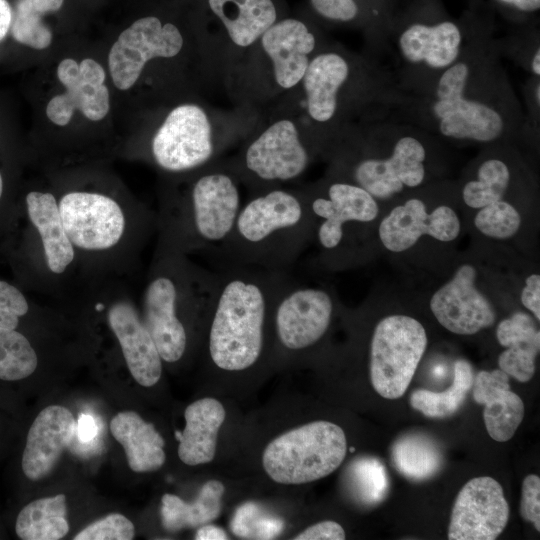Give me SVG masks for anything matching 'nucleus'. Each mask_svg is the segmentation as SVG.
Segmentation results:
<instances>
[{"instance_id":"obj_47","label":"nucleus","mask_w":540,"mask_h":540,"mask_svg":"<svg viewBox=\"0 0 540 540\" xmlns=\"http://www.w3.org/2000/svg\"><path fill=\"white\" fill-rule=\"evenodd\" d=\"M98 433V426L91 415L81 414L76 422L75 438L81 444L93 441Z\"/></svg>"},{"instance_id":"obj_9","label":"nucleus","mask_w":540,"mask_h":540,"mask_svg":"<svg viewBox=\"0 0 540 540\" xmlns=\"http://www.w3.org/2000/svg\"><path fill=\"white\" fill-rule=\"evenodd\" d=\"M317 156L319 150L293 117L264 110L238 151L224 160L251 193L298 180Z\"/></svg>"},{"instance_id":"obj_2","label":"nucleus","mask_w":540,"mask_h":540,"mask_svg":"<svg viewBox=\"0 0 540 540\" xmlns=\"http://www.w3.org/2000/svg\"><path fill=\"white\" fill-rule=\"evenodd\" d=\"M395 87V77L372 56L326 42L298 86L265 110L293 117L323 156L344 128L379 116Z\"/></svg>"},{"instance_id":"obj_32","label":"nucleus","mask_w":540,"mask_h":540,"mask_svg":"<svg viewBox=\"0 0 540 540\" xmlns=\"http://www.w3.org/2000/svg\"><path fill=\"white\" fill-rule=\"evenodd\" d=\"M474 380L471 364L459 359L454 364L453 382L442 392L417 389L410 396V405L430 418H446L463 404Z\"/></svg>"},{"instance_id":"obj_29","label":"nucleus","mask_w":540,"mask_h":540,"mask_svg":"<svg viewBox=\"0 0 540 540\" xmlns=\"http://www.w3.org/2000/svg\"><path fill=\"white\" fill-rule=\"evenodd\" d=\"M15 531L23 540H59L69 532L64 494L36 499L19 512Z\"/></svg>"},{"instance_id":"obj_1","label":"nucleus","mask_w":540,"mask_h":540,"mask_svg":"<svg viewBox=\"0 0 540 540\" xmlns=\"http://www.w3.org/2000/svg\"><path fill=\"white\" fill-rule=\"evenodd\" d=\"M384 116L447 140L481 144L505 141L525 126L499 44L488 31L474 32L432 82L412 91L396 88Z\"/></svg>"},{"instance_id":"obj_48","label":"nucleus","mask_w":540,"mask_h":540,"mask_svg":"<svg viewBox=\"0 0 540 540\" xmlns=\"http://www.w3.org/2000/svg\"><path fill=\"white\" fill-rule=\"evenodd\" d=\"M12 12V3L9 0H0V43L10 33Z\"/></svg>"},{"instance_id":"obj_12","label":"nucleus","mask_w":540,"mask_h":540,"mask_svg":"<svg viewBox=\"0 0 540 540\" xmlns=\"http://www.w3.org/2000/svg\"><path fill=\"white\" fill-rule=\"evenodd\" d=\"M300 189L312 215L313 239L322 251L321 260L333 266L344 263L350 250L348 235L376 219L377 200L358 185L329 174Z\"/></svg>"},{"instance_id":"obj_45","label":"nucleus","mask_w":540,"mask_h":540,"mask_svg":"<svg viewBox=\"0 0 540 540\" xmlns=\"http://www.w3.org/2000/svg\"><path fill=\"white\" fill-rule=\"evenodd\" d=\"M295 540H343L345 539V531L343 527L331 520H325L318 522L300 534H298Z\"/></svg>"},{"instance_id":"obj_8","label":"nucleus","mask_w":540,"mask_h":540,"mask_svg":"<svg viewBox=\"0 0 540 540\" xmlns=\"http://www.w3.org/2000/svg\"><path fill=\"white\" fill-rule=\"evenodd\" d=\"M190 175L184 191L167 200L160 220V247L182 254L219 246L243 203L244 185L224 158Z\"/></svg>"},{"instance_id":"obj_33","label":"nucleus","mask_w":540,"mask_h":540,"mask_svg":"<svg viewBox=\"0 0 540 540\" xmlns=\"http://www.w3.org/2000/svg\"><path fill=\"white\" fill-rule=\"evenodd\" d=\"M511 182V166L499 156L487 157L478 164L474 178L462 186V199L467 206L480 209L503 200Z\"/></svg>"},{"instance_id":"obj_18","label":"nucleus","mask_w":540,"mask_h":540,"mask_svg":"<svg viewBox=\"0 0 540 540\" xmlns=\"http://www.w3.org/2000/svg\"><path fill=\"white\" fill-rule=\"evenodd\" d=\"M65 231L75 249L104 252L121 241L127 226L120 204L102 193L71 191L58 201Z\"/></svg>"},{"instance_id":"obj_46","label":"nucleus","mask_w":540,"mask_h":540,"mask_svg":"<svg viewBox=\"0 0 540 540\" xmlns=\"http://www.w3.org/2000/svg\"><path fill=\"white\" fill-rule=\"evenodd\" d=\"M521 303L529 310L534 318L540 320V276L531 274L525 280V286L521 291Z\"/></svg>"},{"instance_id":"obj_7","label":"nucleus","mask_w":540,"mask_h":540,"mask_svg":"<svg viewBox=\"0 0 540 540\" xmlns=\"http://www.w3.org/2000/svg\"><path fill=\"white\" fill-rule=\"evenodd\" d=\"M260 116L261 111L243 106L220 109L193 101L180 103L155 130L150 141L151 158L167 173L199 170L239 145Z\"/></svg>"},{"instance_id":"obj_31","label":"nucleus","mask_w":540,"mask_h":540,"mask_svg":"<svg viewBox=\"0 0 540 540\" xmlns=\"http://www.w3.org/2000/svg\"><path fill=\"white\" fill-rule=\"evenodd\" d=\"M64 0H14L10 35L27 47L42 50L50 46L52 31L43 17L58 12Z\"/></svg>"},{"instance_id":"obj_40","label":"nucleus","mask_w":540,"mask_h":540,"mask_svg":"<svg viewBox=\"0 0 540 540\" xmlns=\"http://www.w3.org/2000/svg\"><path fill=\"white\" fill-rule=\"evenodd\" d=\"M539 350L540 344L535 343L507 347L498 357L499 369L519 382H528L535 374Z\"/></svg>"},{"instance_id":"obj_21","label":"nucleus","mask_w":540,"mask_h":540,"mask_svg":"<svg viewBox=\"0 0 540 540\" xmlns=\"http://www.w3.org/2000/svg\"><path fill=\"white\" fill-rule=\"evenodd\" d=\"M476 277L473 265L462 264L430 299L434 317L454 334L473 335L496 321L495 309L477 288Z\"/></svg>"},{"instance_id":"obj_11","label":"nucleus","mask_w":540,"mask_h":540,"mask_svg":"<svg viewBox=\"0 0 540 540\" xmlns=\"http://www.w3.org/2000/svg\"><path fill=\"white\" fill-rule=\"evenodd\" d=\"M400 62V91L419 89L435 80L462 54L474 32L451 18L416 17L386 27Z\"/></svg>"},{"instance_id":"obj_4","label":"nucleus","mask_w":540,"mask_h":540,"mask_svg":"<svg viewBox=\"0 0 540 540\" xmlns=\"http://www.w3.org/2000/svg\"><path fill=\"white\" fill-rule=\"evenodd\" d=\"M217 291L209 313L210 360L224 371H243L261 358L274 301L289 272L249 266L218 269Z\"/></svg>"},{"instance_id":"obj_39","label":"nucleus","mask_w":540,"mask_h":540,"mask_svg":"<svg viewBox=\"0 0 540 540\" xmlns=\"http://www.w3.org/2000/svg\"><path fill=\"white\" fill-rule=\"evenodd\" d=\"M233 533L242 538L273 539L283 530V522L263 512L255 503L240 506L231 522Z\"/></svg>"},{"instance_id":"obj_22","label":"nucleus","mask_w":540,"mask_h":540,"mask_svg":"<svg viewBox=\"0 0 540 540\" xmlns=\"http://www.w3.org/2000/svg\"><path fill=\"white\" fill-rule=\"evenodd\" d=\"M459 233L460 221L451 207L440 205L428 213L426 204L416 197L395 206L382 219L378 228L381 243L394 253L411 248L424 235L441 242H450Z\"/></svg>"},{"instance_id":"obj_15","label":"nucleus","mask_w":540,"mask_h":540,"mask_svg":"<svg viewBox=\"0 0 540 540\" xmlns=\"http://www.w3.org/2000/svg\"><path fill=\"white\" fill-rule=\"evenodd\" d=\"M158 254L143 292L141 317L162 360L175 363L188 347V331L176 308L186 257L161 247Z\"/></svg>"},{"instance_id":"obj_14","label":"nucleus","mask_w":540,"mask_h":540,"mask_svg":"<svg viewBox=\"0 0 540 540\" xmlns=\"http://www.w3.org/2000/svg\"><path fill=\"white\" fill-rule=\"evenodd\" d=\"M427 346L424 326L407 315H390L374 328L370 343V379L383 398L406 392Z\"/></svg>"},{"instance_id":"obj_44","label":"nucleus","mask_w":540,"mask_h":540,"mask_svg":"<svg viewBox=\"0 0 540 540\" xmlns=\"http://www.w3.org/2000/svg\"><path fill=\"white\" fill-rule=\"evenodd\" d=\"M520 515L540 531V478L535 474H529L523 480Z\"/></svg>"},{"instance_id":"obj_35","label":"nucleus","mask_w":540,"mask_h":540,"mask_svg":"<svg viewBox=\"0 0 540 540\" xmlns=\"http://www.w3.org/2000/svg\"><path fill=\"white\" fill-rule=\"evenodd\" d=\"M38 357L28 339L15 329L0 327V379L16 381L30 376Z\"/></svg>"},{"instance_id":"obj_6","label":"nucleus","mask_w":540,"mask_h":540,"mask_svg":"<svg viewBox=\"0 0 540 540\" xmlns=\"http://www.w3.org/2000/svg\"><path fill=\"white\" fill-rule=\"evenodd\" d=\"M326 42L307 12L289 13L264 32L221 85L234 105L263 111L298 86Z\"/></svg>"},{"instance_id":"obj_28","label":"nucleus","mask_w":540,"mask_h":540,"mask_svg":"<svg viewBox=\"0 0 540 540\" xmlns=\"http://www.w3.org/2000/svg\"><path fill=\"white\" fill-rule=\"evenodd\" d=\"M224 490L220 481L209 480L192 502H185L174 494H164L161 499L163 527L169 532H177L212 522L220 515Z\"/></svg>"},{"instance_id":"obj_3","label":"nucleus","mask_w":540,"mask_h":540,"mask_svg":"<svg viewBox=\"0 0 540 540\" xmlns=\"http://www.w3.org/2000/svg\"><path fill=\"white\" fill-rule=\"evenodd\" d=\"M313 240V219L300 188L249 193L228 237L210 250L219 268L249 266L289 272Z\"/></svg>"},{"instance_id":"obj_36","label":"nucleus","mask_w":540,"mask_h":540,"mask_svg":"<svg viewBox=\"0 0 540 540\" xmlns=\"http://www.w3.org/2000/svg\"><path fill=\"white\" fill-rule=\"evenodd\" d=\"M308 14L318 23L364 28L377 20L369 0H307Z\"/></svg>"},{"instance_id":"obj_23","label":"nucleus","mask_w":540,"mask_h":540,"mask_svg":"<svg viewBox=\"0 0 540 540\" xmlns=\"http://www.w3.org/2000/svg\"><path fill=\"white\" fill-rule=\"evenodd\" d=\"M107 319L132 377L141 386H154L161 378L163 360L135 305L119 299L110 305Z\"/></svg>"},{"instance_id":"obj_13","label":"nucleus","mask_w":540,"mask_h":540,"mask_svg":"<svg viewBox=\"0 0 540 540\" xmlns=\"http://www.w3.org/2000/svg\"><path fill=\"white\" fill-rule=\"evenodd\" d=\"M346 451V436L340 426L314 421L272 440L263 452L262 464L277 483L304 484L334 472L342 464Z\"/></svg>"},{"instance_id":"obj_42","label":"nucleus","mask_w":540,"mask_h":540,"mask_svg":"<svg viewBox=\"0 0 540 540\" xmlns=\"http://www.w3.org/2000/svg\"><path fill=\"white\" fill-rule=\"evenodd\" d=\"M134 536L133 523L120 513H111L86 526L74 540H131Z\"/></svg>"},{"instance_id":"obj_27","label":"nucleus","mask_w":540,"mask_h":540,"mask_svg":"<svg viewBox=\"0 0 540 540\" xmlns=\"http://www.w3.org/2000/svg\"><path fill=\"white\" fill-rule=\"evenodd\" d=\"M112 436L126 454L134 472H152L165 463V441L152 423L146 422L134 411L117 413L110 422Z\"/></svg>"},{"instance_id":"obj_16","label":"nucleus","mask_w":540,"mask_h":540,"mask_svg":"<svg viewBox=\"0 0 540 540\" xmlns=\"http://www.w3.org/2000/svg\"><path fill=\"white\" fill-rule=\"evenodd\" d=\"M335 310L333 294L322 287L289 277L273 304L271 321L278 344L287 352H302L327 333Z\"/></svg>"},{"instance_id":"obj_38","label":"nucleus","mask_w":540,"mask_h":540,"mask_svg":"<svg viewBox=\"0 0 540 540\" xmlns=\"http://www.w3.org/2000/svg\"><path fill=\"white\" fill-rule=\"evenodd\" d=\"M474 224L485 236L507 239L520 229L521 216L514 205L503 199L480 208Z\"/></svg>"},{"instance_id":"obj_24","label":"nucleus","mask_w":540,"mask_h":540,"mask_svg":"<svg viewBox=\"0 0 540 540\" xmlns=\"http://www.w3.org/2000/svg\"><path fill=\"white\" fill-rule=\"evenodd\" d=\"M76 421L64 406H47L34 419L22 456V470L33 481L52 472L63 451L75 439Z\"/></svg>"},{"instance_id":"obj_20","label":"nucleus","mask_w":540,"mask_h":540,"mask_svg":"<svg viewBox=\"0 0 540 540\" xmlns=\"http://www.w3.org/2000/svg\"><path fill=\"white\" fill-rule=\"evenodd\" d=\"M57 77L66 91L47 104L46 115L51 122L65 126L75 110L92 121H100L108 114L109 90L104 84L105 71L98 62L87 58L78 64L66 58L57 67Z\"/></svg>"},{"instance_id":"obj_34","label":"nucleus","mask_w":540,"mask_h":540,"mask_svg":"<svg viewBox=\"0 0 540 540\" xmlns=\"http://www.w3.org/2000/svg\"><path fill=\"white\" fill-rule=\"evenodd\" d=\"M475 402L485 405L483 418L492 439L497 442L510 440L524 417V404L510 386L500 387L479 397Z\"/></svg>"},{"instance_id":"obj_10","label":"nucleus","mask_w":540,"mask_h":540,"mask_svg":"<svg viewBox=\"0 0 540 540\" xmlns=\"http://www.w3.org/2000/svg\"><path fill=\"white\" fill-rule=\"evenodd\" d=\"M203 61L212 82L228 72L278 20L289 14L286 0H194Z\"/></svg>"},{"instance_id":"obj_30","label":"nucleus","mask_w":540,"mask_h":540,"mask_svg":"<svg viewBox=\"0 0 540 540\" xmlns=\"http://www.w3.org/2000/svg\"><path fill=\"white\" fill-rule=\"evenodd\" d=\"M391 460L396 470L413 481L434 476L442 466V454L437 444L422 434H406L391 448Z\"/></svg>"},{"instance_id":"obj_17","label":"nucleus","mask_w":540,"mask_h":540,"mask_svg":"<svg viewBox=\"0 0 540 540\" xmlns=\"http://www.w3.org/2000/svg\"><path fill=\"white\" fill-rule=\"evenodd\" d=\"M185 46L181 27L156 14L137 18L118 36L108 55L113 84L130 89L147 63L154 59H173Z\"/></svg>"},{"instance_id":"obj_19","label":"nucleus","mask_w":540,"mask_h":540,"mask_svg":"<svg viewBox=\"0 0 540 540\" xmlns=\"http://www.w3.org/2000/svg\"><path fill=\"white\" fill-rule=\"evenodd\" d=\"M509 515L510 508L498 481L487 476L473 478L455 499L448 539L494 540L504 531Z\"/></svg>"},{"instance_id":"obj_43","label":"nucleus","mask_w":540,"mask_h":540,"mask_svg":"<svg viewBox=\"0 0 540 540\" xmlns=\"http://www.w3.org/2000/svg\"><path fill=\"white\" fill-rule=\"evenodd\" d=\"M28 310V301L23 293L12 284L0 280V327L15 329Z\"/></svg>"},{"instance_id":"obj_25","label":"nucleus","mask_w":540,"mask_h":540,"mask_svg":"<svg viewBox=\"0 0 540 540\" xmlns=\"http://www.w3.org/2000/svg\"><path fill=\"white\" fill-rule=\"evenodd\" d=\"M225 416L223 405L214 398H202L187 406L185 428L175 432L179 441L178 456L183 463L195 466L213 460Z\"/></svg>"},{"instance_id":"obj_26","label":"nucleus","mask_w":540,"mask_h":540,"mask_svg":"<svg viewBox=\"0 0 540 540\" xmlns=\"http://www.w3.org/2000/svg\"><path fill=\"white\" fill-rule=\"evenodd\" d=\"M31 224L42 243L45 263L50 272L64 273L75 259V248L63 226L58 201L52 193L31 191L26 195Z\"/></svg>"},{"instance_id":"obj_5","label":"nucleus","mask_w":540,"mask_h":540,"mask_svg":"<svg viewBox=\"0 0 540 540\" xmlns=\"http://www.w3.org/2000/svg\"><path fill=\"white\" fill-rule=\"evenodd\" d=\"M384 118L385 153L369 121L362 120L344 128L323 155L330 160L329 175L358 185L377 201L390 199L424 183L427 142L432 136L413 125Z\"/></svg>"},{"instance_id":"obj_50","label":"nucleus","mask_w":540,"mask_h":540,"mask_svg":"<svg viewBox=\"0 0 540 540\" xmlns=\"http://www.w3.org/2000/svg\"><path fill=\"white\" fill-rule=\"evenodd\" d=\"M504 6H507L515 11L532 13L540 8V0H495Z\"/></svg>"},{"instance_id":"obj_37","label":"nucleus","mask_w":540,"mask_h":540,"mask_svg":"<svg viewBox=\"0 0 540 540\" xmlns=\"http://www.w3.org/2000/svg\"><path fill=\"white\" fill-rule=\"evenodd\" d=\"M352 490L367 505L382 502L389 488L385 466L376 458L357 459L349 468Z\"/></svg>"},{"instance_id":"obj_51","label":"nucleus","mask_w":540,"mask_h":540,"mask_svg":"<svg viewBox=\"0 0 540 540\" xmlns=\"http://www.w3.org/2000/svg\"><path fill=\"white\" fill-rule=\"evenodd\" d=\"M2 193H3V178L0 173V199H1Z\"/></svg>"},{"instance_id":"obj_49","label":"nucleus","mask_w":540,"mask_h":540,"mask_svg":"<svg viewBox=\"0 0 540 540\" xmlns=\"http://www.w3.org/2000/svg\"><path fill=\"white\" fill-rule=\"evenodd\" d=\"M196 540H226L229 539L227 533L220 527L205 524L198 528L196 535Z\"/></svg>"},{"instance_id":"obj_41","label":"nucleus","mask_w":540,"mask_h":540,"mask_svg":"<svg viewBox=\"0 0 540 540\" xmlns=\"http://www.w3.org/2000/svg\"><path fill=\"white\" fill-rule=\"evenodd\" d=\"M496 338L505 348L517 344H540V331L534 319L525 312H515L499 322Z\"/></svg>"}]
</instances>
